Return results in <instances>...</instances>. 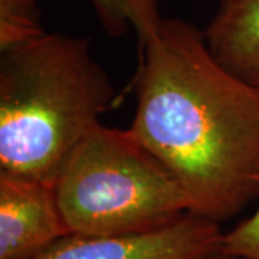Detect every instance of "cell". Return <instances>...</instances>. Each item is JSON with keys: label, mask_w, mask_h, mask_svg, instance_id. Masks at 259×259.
Returning a JSON list of instances; mask_svg holds the SVG:
<instances>
[{"label": "cell", "mask_w": 259, "mask_h": 259, "mask_svg": "<svg viewBox=\"0 0 259 259\" xmlns=\"http://www.w3.org/2000/svg\"><path fill=\"white\" fill-rule=\"evenodd\" d=\"M206 259H246V258L236 256V255H232V253H228V252H225L223 249H221V250H218V252H214V253L210 255V256H207Z\"/></svg>", "instance_id": "cell-10"}, {"label": "cell", "mask_w": 259, "mask_h": 259, "mask_svg": "<svg viewBox=\"0 0 259 259\" xmlns=\"http://www.w3.org/2000/svg\"><path fill=\"white\" fill-rule=\"evenodd\" d=\"M114 95L88 39L45 33L0 52V171L55 183Z\"/></svg>", "instance_id": "cell-2"}, {"label": "cell", "mask_w": 259, "mask_h": 259, "mask_svg": "<svg viewBox=\"0 0 259 259\" xmlns=\"http://www.w3.org/2000/svg\"><path fill=\"white\" fill-rule=\"evenodd\" d=\"M45 33L37 0H0V52L25 45Z\"/></svg>", "instance_id": "cell-8"}, {"label": "cell", "mask_w": 259, "mask_h": 259, "mask_svg": "<svg viewBox=\"0 0 259 259\" xmlns=\"http://www.w3.org/2000/svg\"><path fill=\"white\" fill-rule=\"evenodd\" d=\"M69 231L55 183L0 171V259H33Z\"/></svg>", "instance_id": "cell-5"}, {"label": "cell", "mask_w": 259, "mask_h": 259, "mask_svg": "<svg viewBox=\"0 0 259 259\" xmlns=\"http://www.w3.org/2000/svg\"><path fill=\"white\" fill-rule=\"evenodd\" d=\"M136 85L130 133L176 177L190 213L221 223L259 196V90L214 59L204 32L163 19Z\"/></svg>", "instance_id": "cell-1"}, {"label": "cell", "mask_w": 259, "mask_h": 259, "mask_svg": "<svg viewBox=\"0 0 259 259\" xmlns=\"http://www.w3.org/2000/svg\"><path fill=\"white\" fill-rule=\"evenodd\" d=\"M219 223L187 213L157 231L85 236L69 233L33 259H206L222 249Z\"/></svg>", "instance_id": "cell-4"}, {"label": "cell", "mask_w": 259, "mask_h": 259, "mask_svg": "<svg viewBox=\"0 0 259 259\" xmlns=\"http://www.w3.org/2000/svg\"><path fill=\"white\" fill-rule=\"evenodd\" d=\"M104 29L114 36L136 30L141 47L157 35L163 18L160 0H91Z\"/></svg>", "instance_id": "cell-7"}, {"label": "cell", "mask_w": 259, "mask_h": 259, "mask_svg": "<svg viewBox=\"0 0 259 259\" xmlns=\"http://www.w3.org/2000/svg\"><path fill=\"white\" fill-rule=\"evenodd\" d=\"M222 249L246 259H259V206L255 213L223 233Z\"/></svg>", "instance_id": "cell-9"}, {"label": "cell", "mask_w": 259, "mask_h": 259, "mask_svg": "<svg viewBox=\"0 0 259 259\" xmlns=\"http://www.w3.org/2000/svg\"><path fill=\"white\" fill-rule=\"evenodd\" d=\"M204 37L223 68L259 90V0H219Z\"/></svg>", "instance_id": "cell-6"}, {"label": "cell", "mask_w": 259, "mask_h": 259, "mask_svg": "<svg viewBox=\"0 0 259 259\" xmlns=\"http://www.w3.org/2000/svg\"><path fill=\"white\" fill-rule=\"evenodd\" d=\"M69 233L111 236L157 231L190 213L177 179L130 130L98 124L55 180Z\"/></svg>", "instance_id": "cell-3"}]
</instances>
